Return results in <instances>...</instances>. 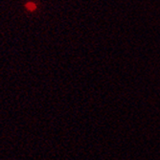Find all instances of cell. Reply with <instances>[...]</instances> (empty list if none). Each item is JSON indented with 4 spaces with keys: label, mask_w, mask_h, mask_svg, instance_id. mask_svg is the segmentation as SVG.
<instances>
[{
    "label": "cell",
    "mask_w": 160,
    "mask_h": 160,
    "mask_svg": "<svg viewBox=\"0 0 160 160\" xmlns=\"http://www.w3.org/2000/svg\"><path fill=\"white\" fill-rule=\"evenodd\" d=\"M26 9L29 10V11H34L37 9V5L35 3H32V2H29L26 4Z\"/></svg>",
    "instance_id": "obj_1"
}]
</instances>
